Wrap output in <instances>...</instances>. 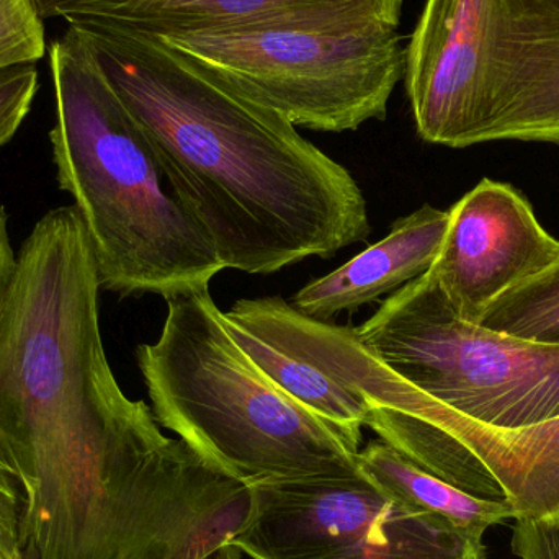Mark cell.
<instances>
[{"instance_id":"8","label":"cell","mask_w":559,"mask_h":559,"mask_svg":"<svg viewBox=\"0 0 559 559\" xmlns=\"http://www.w3.org/2000/svg\"><path fill=\"white\" fill-rule=\"evenodd\" d=\"M159 39L295 127L325 133L384 120L406 69V48L390 26Z\"/></svg>"},{"instance_id":"21","label":"cell","mask_w":559,"mask_h":559,"mask_svg":"<svg viewBox=\"0 0 559 559\" xmlns=\"http://www.w3.org/2000/svg\"><path fill=\"white\" fill-rule=\"evenodd\" d=\"M200 559H242V551L236 545L225 544Z\"/></svg>"},{"instance_id":"2","label":"cell","mask_w":559,"mask_h":559,"mask_svg":"<svg viewBox=\"0 0 559 559\" xmlns=\"http://www.w3.org/2000/svg\"><path fill=\"white\" fill-rule=\"evenodd\" d=\"M68 28L150 134L225 269L275 274L370 238L354 177L277 111L163 39L95 22Z\"/></svg>"},{"instance_id":"9","label":"cell","mask_w":559,"mask_h":559,"mask_svg":"<svg viewBox=\"0 0 559 559\" xmlns=\"http://www.w3.org/2000/svg\"><path fill=\"white\" fill-rule=\"evenodd\" d=\"M233 545L252 559H486L485 540L358 473L252 486Z\"/></svg>"},{"instance_id":"15","label":"cell","mask_w":559,"mask_h":559,"mask_svg":"<svg viewBox=\"0 0 559 559\" xmlns=\"http://www.w3.org/2000/svg\"><path fill=\"white\" fill-rule=\"evenodd\" d=\"M479 324L522 341L559 347V259L499 296Z\"/></svg>"},{"instance_id":"7","label":"cell","mask_w":559,"mask_h":559,"mask_svg":"<svg viewBox=\"0 0 559 559\" xmlns=\"http://www.w3.org/2000/svg\"><path fill=\"white\" fill-rule=\"evenodd\" d=\"M354 329L394 373L476 423L522 429L559 417V347L463 321L430 272Z\"/></svg>"},{"instance_id":"6","label":"cell","mask_w":559,"mask_h":559,"mask_svg":"<svg viewBox=\"0 0 559 559\" xmlns=\"http://www.w3.org/2000/svg\"><path fill=\"white\" fill-rule=\"evenodd\" d=\"M322 368L364 397L367 427L420 468L509 506L514 521L559 518V417L522 429L476 423L407 383L355 332L332 342Z\"/></svg>"},{"instance_id":"16","label":"cell","mask_w":559,"mask_h":559,"mask_svg":"<svg viewBox=\"0 0 559 559\" xmlns=\"http://www.w3.org/2000/svg\"><path fill=\"white\" fill-rule=\"evenodd\" d=\"M43 22L33 0H0V71L45 56Z\"/></svg>"},{"instance_id":"20","label":"cell","mask_w":559,"mask_h":559,"mask_svg":"<svg viewBox=\"0 0 559 559\" xmlns=\"http://www.w3.org/2000/svg\"><path fill=\"white\" fill-rule=\"evenodd\" d=\"M19 272V252L13 251L9 233V215L0 206V314L9 301Z\"/></svg>"},{"instance_id":"3","label":"cell","mask_w":559,"mask_h":559,"mask_svg":"<svg viewBox=\"0 0 559 559\" xmlns=\"http://www.w3.org/2000/svg\"><path fill=\"white\" fill-rule=\"evenodd\" d=\"M56 180L84 222L102 288L164 299L225 271L160 166L156 147L94 56L68 28L49 48Z\"/></svg>"},{"instance_id":"19","label":"cell","mask_w":559,"mask_h":559,"mask_svg":"<svg viewBox=\"0 0 559 559\" xmlns=\"http://www.w3.org/2000/svg\"><path fill=\"white\" fill-rule=\"evenodd\" d=\"M23 496L19 481L0 465V559L20 557Z\"/></svg>"},{"instance_id":"11","label":"cell","mask_w":559,"mask_h":559,"mask_svg":"<svg viewBox=\"0 0 559 559\" xmlns=\"http://www.w3.org/2000/svg\"><path fill=\"white\" fill-rule=\"evenodd\" d=\"M43 20L95 22L156 38L380 25L404 0H33Z\"/></svg>"},{"instance_id":"14","label":"cell","mask_w":559,"mask_h":559,"mask_svg":"<svg viewBox=\"0 0 559 559\" xmlns=\"http://www.w3.org/2000/svg\"><path fill=\"white\" fill-rule=\"evenodd\" d=\"M226 325L242 350L283 393L329 424L348 445L360 452L368 419V406L360 394L342 386L321 368L278 342L228 321Z\"/></svg>"},{"instance_id":"18","label":"cell","mask_w":559,"mask_h":559,"mask_svg":"<svg viewBox=\"0 0 559 559\" xmlns=\"http://www.w3.org/2000/svg\"><path fill=\"white\" fill-rule=\"evenodd\" d=\"M512 554L519 559H559V518L514 521Z\"/></svg>"},{"instance_id":"12","label":"cell","mask_w":559,"mask_h":559,"mask_svg":"<svg viewBox=\"0 0 559 559\" xmlns=\"http://www.w3.org/2000/svg\"><path fill=\"white\" fill-rule=\"evenodd\" d=\"M449 212L426 205L396 219L390 235L324 277L302 286L289 305L322 322L354 312L427 274L449 228Z\"/></svg>"},{"instance_id":"13","label":"cell","mask_w":559,"mask_h":559,"mask_svg":"<svg viewBox=\"0 0 559 559\" xmlns=\"http://www.w3.org/2000/svg\"><path fill=\"white\" fill-rule=\"evenodd\" d=\"M358 466L367 478L393 498L411 508L439 515L472 537L485 540L489 528L515 519L509 506L468 495L420 468L383 440H374L360 449Z\"/></svg>"},{"instance_id":"5","label":"cell","mask_w":559,"mask_h":559,"mask_svg":"<svg viewBox=\"0 0 559 559\" xmlns=\"http://www.w3.org/2000/svg\"><path fill=\"white\" fill-rule=\"evenodd\" d=\"M404 82L427 143L559 144V0H427Z\"/></svg>"},{"instance_id":"1","label":"cell","mask_w":559,"mask_h":559,"mask_svg":"<svg viewBox=\"0 0 559 559\" xmlns=\"http://www.w3.org/2000/svg\"><path fill=\"white\" fill-rule=\"evenodd\" d=\"M100 278L74 205L19 251L0 314V465L22 488V559H200L231 544L252 486L164 436L108 364Z\"/></svg>"},{"instance_id":"17","label":"cell","mask_w":559,"mask_h":559,"mask_svg":"<svg viewBox=\"0 0 559 559\" xmlns=\"http://www.w3.org/2000/svg\"><path fill=\"white\" fill-rule=\"evenodd\" d=\"M35 64H19L0 71V147L5 146L32 110L39 85Z\"/></svg>"},{"instance_id":"4","label":"cell","mask_w":559,"mask_h":559,"mask_svg":"<svg viewBox=\"0 0 559 559\" xmlns=\"http://www.w3.org/2000/svg\"><path fill=\"white\" fill-rule=\"evenodd\" d=\"M166 301L159 337L136 348L163 429L246 485L361 473L358 450L242 350L210 288Z\"/></svg>"},{"instance_id":"10","label":"cell","mask_w":559,"mask_h":559,"mask_svg":"<svg viewBox=\"0 0 559 559\" xmlns=\"http://www.w3.org/2000/svg\"><path fill=\"white\" fill-rule=\"evenodd\" d=\"M449 215L445 238L429 272L463 321L479 324L499 296L559 259L558 239L508 183L483 179Z\"/></svg>"}]
</instances>
